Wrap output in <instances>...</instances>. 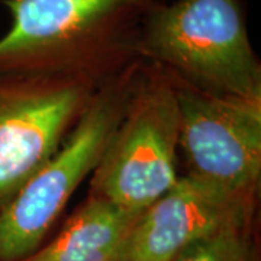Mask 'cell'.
Returning <instances> with one entry per match:
<instances>
[{
  "label": "cell",
  "instance_id": "cell-1",
  "mask_svg": "<svg viewBox=\"0 0 261 261\" xmlns=\"http://www.w3.org/2000/svg\"><path fill=\"white\" fill-rule=\"evenodd\" d=\"M168 0H2L12 25L0 73L63 75L100 86L142 60L149 13Z\"/></svg>",
  "mask_w": 261,
  "mask_h": 261
},
{
  "label": "cell",
  "instance_id": "cell-2",
  "mask_svg": "<svg viewBox=\"0 0 261 261\" xmlns=\"http://www.w3.org/2000/svg\"><path fill=\"white\" fill-rule=\"evenodd\" d=\"M140 56L197 90L261 99L243 0H168L145 20Z\"/></svg>",
  "mask_w": 261,
  "mask_h": 261
},
{
  "label": "cell",
  "instance_id": "cell-3",
  "mask_svg": "<svg viewBox=\"0 0 261 261\" xmlns=\"http://www.w3.org/2000/svg\"><path fill=\"white\" fill-rule=\"evenodd\" d=\"M141 61L96 89L60 148L0 211V261H23L37 251L77 187L97 167L125 113Z\"/></svg>",
  "mask_w": 261,
  "mask_h": 261
},
{
  "label": "cell",
  "instance_id": "cell-4",
  "mask_svg": "<svg viewBox=\"0 0 261 261\" xmlns=\"http://www.w3.org/2000/svg\"><path fill=\"white\" fill-rule=\"evenodd\" d=\"M178 138L174 82L166 70L142 60L125 113L90 174L89 195L144 212L178 178Z\"/></svg>",
  "mask_w": 261,
  "mask_h": 261
},
{
  "label": "cell",
  "instance_id": "cell-5",
  "mask_svg": "<svg viewBox=\"0 0 261 261\" xmlns=\"http://www.w3.org/2000/svg\"><path fill=\"white\" fill-rule=\"evenodd\" d=\"M97 87L75 77L0 73V211L60 148Z\"/></svg>",
  "mask_w": 261,
  "mask_h": 261
},
{
  "label": "cell",
  "instance_id": "cell-6",
  "mask_svg": "<svg viewBox=\"0 0 261 261\" xmlns=\"http://www.w3.org/2000/svg\"><path fill=\"white\" fill-rule=\"evenodd\" d=\"M170 77L177 90L186 174L260 193L261 99L207 93Z\"/></svg>",
  "mask_w": 261,
  "mask_h": 261
},
{
  "label": "cell",
  "instance_id": "cell-7",
  "mask_svg": "<svg viewBox=\"0 0 261 261\" xmlns=\"http://www.w3.org/2000/svg\"><path fill=\"white\" fill-rule=\"evenodd\" d=\"M258 195L183 174L149 205L130 235L126 261H171L192 244L255 226Z\"/></svg>",
  "mask_w": 261,
  "mask_h": 261
},
{
  "label": "cell",
  "instance_id": "cell-8",
  "mask_svg": "<svg viewBox=\"0 0 261 261\" xmlns=\"http://www.w3.org/2000/svg\"><path fill=\"white\" fill-rule=\"evenodd\" d=\"M141 215L89 195L56 238L23 261H126Z\"/></svg>",
  "mask_w": 261,
  "mask_h": 261
},
{
  "label": "cell",
  "instance_id": "cell-9",
  "mask_svg": "<svg viewBox=\"0 0 261 261\" xmlns=\"http://www.w3.org/2000/svg\"><path fill=\"white\" fill-rule=\"evenodd\" d=\"M171 261H260L255 226L197 241Z\"/></svg>",
  "mask_w": 261,
  "mask_h": 261
}]
</instances>
